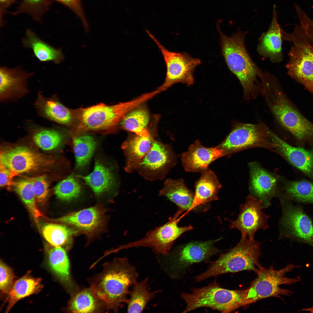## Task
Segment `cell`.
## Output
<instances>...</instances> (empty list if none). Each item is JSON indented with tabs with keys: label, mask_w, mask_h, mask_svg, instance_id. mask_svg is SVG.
Listing matches in <instances>:
<instances>
[{
	"label": "cell",
	"mask_w": 313,
	"mask_h": 313,
	"mask_svg": "<svg viewBox=\"0 0 313 313\" xmlns=\"http://www.w3.org/2000/svg\"><path fill=\"white\" fill-rule=\"evenodd\" d=\"M138 275L127 257L117 258L105 265L90 288L103 307L117 312L126 304L130 288L137 281Z\"/></svg>",
	"instance_id": "obj_1"
},
{
	"label": "cell",
	"mask_w": 313,
	"mask_h": 313,
	"mask_svg": "<svg viewBox=\"0 0 313 313\" xmlns=\"http://www.w3.org/2000/svg\"><path fill=\"white\" fill-rule=\"evenodd\" d=\"M223 56L229 70L242 86L244 98L249 100L261 92V79L265 74L252 60L245 45L247 33L239 29L231 36L224 34L217 26Z\"/></svg>",
	"instance_id": "obj_2"
},
{
	"label": "cell",
	"mask_w": 313,
	"mask_h": 313,
	"mask_svg": "<svg viewBox=\"0 0 313 313\" xmlns=\"http://www.w3.org/2000/svg\"><path fill=\"white\" fill-rule=\"evenodd\" d=\"M150 99L147 93L128 102L113 105L103 103L85 108L71 110L78 121L77 132H107L113 130L129 111Z\"/></svg>",
	"instance_id": "obj_3"
},
{
	"label": "cell",
	"mask_w": 313,
	"mask_h": 313,
	"mask_svg": "<svg viewBox=\"0 0 313 313\" xmlns=\"http://www.w3.org/2000/svg\"><path fill=\"white\" fill-rule=\"evenodd\" d=\"M264 99L276 121L293 135L299 146L313 149V124L293 106L281 88L270 90Z\"/></svg>",
	"instance_id": "obj_4"
},
{
	"label": "cell",
	"mask_w": 313,
	"mask_h": 313,
	"mask_svg": "<svg viewBox=\"0 0 313 313\" xmlns=\"http://www.w3.org/2000/svg\"><path fill=\"white\" fill-rule=\"evenodd\" d=\"M247 290H232L221 287L215 281L190 293L182 292L180 297L185 302L183 313L207 307L223 313H229L244 306Z\"/></svg>",
	"instance_id": "obj_5"
},
{
	"label": "cell",
	"mask_w": 313,
	"mask_h": 313,
	"mask_svg": "<svg viewBox=\"0 0 313 313\" xmlns=\"http://www.w3.org/2000/svg\"><path fill=\"white\" fill-rule=\"evenodd\" d=\"M260 254L259 243L241 238L234 248L222 254L217 260L211 262L205 271L194 278L195 281L199 282L222 274L245 270L257 273L262 267L259 262Z\"/></svg>",
	"instance_id": "obj_6"
},
{
	"label": "cell",
	"mask_w": 313,
	"mask_h": 313,
	"mask_svg": "<svg viewBox=\"0 0 313 313\" xmlns=\"http://www.w3.org/2000/svg\"><path fill=\"white\" fill-rule=\"evenodd\" d=\"M220 239L203 242H190L159 260L162 269L171 278L183 277L187 269L194 264L208 261L219 251L214 246Z\"/></svg>",
	"instance_id": "obj_7"
},
{
	"label": "cell",
	"mask_w": 313,
	"mask_h": 313,
	"mask_svg": "<svg viewBox=\"0 0 313 313\" xmlns=\"http://www.w3.org/2000/svg\"><path fill=\"white\" fill-rule=\"evenodd\" d=\"M270 129L264 123L238 122L218 146L224 156L248 149L261 148L276 153L275 145L270 137Z\"/></svg>",
	"instance_id": "obj_8"
},
{
	"label": "cell",
	"mask_w": 313,
	"mask_h": 313,
	"mask_svg": "<svg viewBox=\"0 0 313 313\" xmlns=\"http://www.w3.org/2000/svg\"><path fill=\"white\" fill-rule=\"evenodd\" d=\"M299 267L292 264H288L279 270H275L273 266L267 269L261 267L256 273L257 277L247 289L244 305L269 297L290 296L292 294V291L281 288L280 286L292 285L300 281L299 278H290L285 276L286 273Z\"/></svg>",
	"instance_id": "obj_9"
},
{
	"label": "cell",
	"mask_w": 313,
	"mask_h": 313,
	"mask_svg": "<svg viewBox=\"0 0 313 313\" xmlns=\"http://www.w3.org/2000/svg\"><path fill=\"white\" fill-rule=\"evenodd\" d=\"M146 32L155 43L162 54L166 72L165 81L158 88L161 92L178 83L189 86L194 83V73L196 68L201 63L198 58L192 57L185 52L171 51L167 49L147 30Z\"/></svg>",
	"instance_id": "obj_10"
},
{
	"label": "cell",
	"mask_w": 313,
	"mask_h": 313,
	"mask_svg": "<svg viewBox=\"0 0 313 313\" xmlns=\"http://www.w3.org/2000/svg\"><path fill=\"white\" fill-rule=\"evenodd\" d=\"M282 214L281 221L283 236L299 243L313 248V223L310 217L299 204L281 198Z\"/></svg>",
	"instance_id": "obj_11"
},
{
	"label": "cell",
	"mask_w": 313,
	"mask_h": 313,
	"mask_svg": "<svg viewBox=\"0 0 313 313\" xmlns=\"http://www.w3.org/2000/svg\"><path fill=\"white\" fill-rule=\"evenodd\" d=\"M181 213L178 210L165 224L149 232L143 238L121 246L119 249L146 247L150 248L156 254L167 256L175 241L183 234L193 229L190 225L182 227L178 226V223L184 216L183 214L179 216Z\"/></svg>",
	"instance_id": "obj_12"
},
{
	"label": "cell",
	"mask_w": 313,
	"mask_h": 313,
	"mask_svg": "<svg viewBox=\"0 0 313 313\" xmlns=\"http://www.w3.org/2000/svg\"><path fill=\"white\" fill-rule=\"evenodd\" d=\"M1 151L0 163L20 174L37 172L53 167L56 158L38 152L28 147L18 145Z\"/></svg>",
	"instance_id": "obj_13"
},
{
	"label": "cell",
	"mask_w": 313,
	"mask_h": 313,
	"mask_svg": "<svg viewBox=\"0 0 313 313\" xmlns=\"http://www.w3.org/2000/svg\"><path fill=\"white\" fill-rule=\"evenodd\" d=\"M175 161L174 154L169 145L154 140L151 148L137 165L135 171L147 180H162Z\"/></svg>",
	"instance_id": "obj_14"
},
{
	"label": "cell",
	"mask_w": 313,
	"mask_h": 313,
	"mask_svg": "<svg viewBox=\"0 0 313 313\" xmlns=\"http://www.w3.org/2000/svg\"><path fill=\"white\" fill-rule=\"evenodd\" d=\"M261 202L251 196L247 197L242 205L237 219L231 222L230 227L236 228L241 233L242 239L254 240L255 232L267 227V216L262 211Z\"/></svg>",
	"instance_id": "obj_15"
},
{
	"label": "cell",
	"mask_w": 313,
	"mask_h": 313,
	"mask_svg": "<svg viewBox=\"0 0 313 313\" xmlns=\"http://www.w3.org/2000/svg\"><path fill=\"white\" fill-rule=\"evenodd\" d=\"M293 44L286 65L287 74L313 94V53L303 44Z\"/></svg>",
	"instance_id": "obj_16"
},
{
	"label": "cell",
	"mask_w": 313,
	"mask_h": 313,
	"mask_svg": "<svg viewBox=\"0 0 313 313\" xmlns=\"http://www.w3.org/2000/svg\"><path fill=\"white\" fill-rule=\"evenodd\" d=\"M34 74L18 66L0 68V101L2 103L14 101L25 97L29 92L27 81Z\"/></svg>",
	"instance_id": "obj_17"
},
{
	"label": "cell",
	"mask_w": 313,
	"mask_h": 313,
	"mask_svg": "<svg viewBox=\"0 0 313 313\" xmlns=\"http://www.w3.org/2000/svg\"><path fill=\"white\" fill-rule=\"evenodd\" d=\"M269 134L276 153L313 181V149L291 145L270 130Z\"/></svg>",
	"instance_id": "obj_18"
},
{
	"label": "cell",
	"mask_w": 313,
	"mask_h": 313,
	"mask_svg": "<svg viewBox=\"0 0 313 313\" xmlns=\"http://www.w3.org/2000/svg\"><path fill=\"white\" fill-rule=\"evenodd\" d=\"M223 156V151L217 146L205 147L197 140L182 154L181 159L186 171L202 172L208 169L211 163Z\"/></svg>",
	"instance_id": "obj_19"
},
{
	"label": "cell",
	"mask_w": 313,
	"mask_h": 313,
	"mask_svg": "<svg viewBox=\"0 0 313 313\" xmlns=\"http://www.w3.org/2000/svg\"><path fill=\"white\" fill-rule=\"evenodd\" d=\"M276 6L274 5L271 22L267 31L263 32L259 39L257 50L264 57L273 63L281 62L283 59L282 50V31L278 21Z\"/></svg>",
	"instance_id": "obj_20"
},
{
	"label": "cell",
	"mask_w": 313,
	"mask_h": 313,
	"mask_svg": "<svg viewBox=\"0 0 313 313\" xmlns=\"http://www.w3.org/2000/svg\"><path fill=\"white\" fill-rule=\"evenodd\" d=\"M249 167L250 190L261 205L268 206L270 199L276 193L277 180L256 163H251Z\"/></svg>",
	"instance_id": "obj_21"
},
{
	"label": "cell",
	"mask_w": 313,
	"mask_h": 313,
	"mask_svg": "<svg viewBox=\"0 0 313 313\" xmlns=\"http://www.w3.org/2000/svg\"><path fill=\"white\" fill-rule=\"evenodd\" d=\"M34 105L41 117L64 125H69L72 122L74 117L71 110L62 104L56 95L47 97L39 92Z\"/></svg>",
	"instance_id": "obj_22"
},
{
	"label": "cell",
	"mask_w": 313,
	"mask_h": 313,
	"mask_svg": "<svg viewBox=\"0 0 313 313\" xmlns=\"http://www.w3.org/2000/svg\"><path fill=\"white\" fill-rule=\"evenodd\" d=\"M103 221V211L97 206L72 212L55 220L87 234L97 230L102 226Z\"/></svg>",
	"instance_id": "obj_23"
},
{
	"label": "cell",
	"mask_w": 313,
	"mask_h": 313,
	"mask_svg": "<svg viewBox=\"0 0 313 313\" xmlns=\"http://www.w3.org/2000/svg\"><path fill=\"white\" fill-rule=\"evenodd\" d=\"M195 185V192L192 205L187 214L194 208L218 199V194L222 186L212 170L208 169L202 172Z\"/></svg>",
	"instance_id": "obj_24"
},
{
	"label": "cell",
	"mask_w": 313,
	"mask_h": 313,
	"mask_svg": "<svg viewBox=\"0 0 313 313\" xmlns=\"http://www.w3.org/2000/svg\"><path fill=\"white\" fill-rule=\"evenodd\" d=\"M129 137L123 144L122 148L125 159V170L130 173L149 151L154 139L151 135L142 137L137 134Z\"/></svg>",
	"instance_id": "obj_25"
},
{
	"label": "cell",
	"mask_w": 313,
	"mask_h": 313,
	"mask_svg": "<svg viewBox=\"0 0 313 313\" xmlns=\"http://www.w3.org/2000/svg\"><path fill=\"white\" fill-rule=\"evenodd\" d=\"M49 266L53 273L72 294L75 285L70 272V264L65 250L61 247L51 245L46 249Z\"/></svg>",
	"instance_id": "obj_26"
},
{
	"label": "cell",
	"mask_w": 313,
	"mask_h": 313,
	"mask_svg": "<svg viewBox=\"0 0 313 313\" xmlns=\"http://www.w3.org/2000/svg\"><path fill=\"white\" fill-rule=\"evenodd\" d=\"M26 129L33 142L43 150H50L56 148L64 140L63 132L55 126L45 127L30 123L26 125Z\"/></svg>",
	"instance_id": "obj_27"
},
{
	"label": "cell",
	"mask_w": 313,
	"mask_h": 313,
	"mask_svg": "<svg viewBox=\"0 0 313 313\" xmlns=\"http://www.w3.org/2000/svg\"><path fill=\"white\" fill-rule=\"evenodd\" d=\"M22 42L24 46L32 50L34 56L41 62L52 61L58 64L64 60L61 49L55 48L45 42L31 29L26 30Z\"/></svg>",
	"instance_id": "obj_28"
},
{
	"label": "cell",
	"mask_w": 313,
	"mask_h": 313,
	"mask_svg": "<svg viewBox=\"0 0 313 313\" xmlns=\"http://www.w3.org/2000/svg\"><path fill=\"white\" fill-rule=\"evenodd\" d=\"M77 177L82 179L97 196L110 191L116 185L115 178L111 170L98 160L95 161L91 173Z\"/></svg>",
	"instance_id": "obj_29"
},
{
	"label": "cell",
	"mask_w": 313,
	"mask_h": 313,
	"mask_svg": "<svg viewBox=\"0 0 313 313\" xmlns=\"http://www.w3.org/2000/svg\"><path fill=\"white\" fill-rule=\"evenodd\" d=\"M294 6L300 24L294 28L292 33H287L283 31L282 39L293 43L303 44L313 53V20L299 5L295 4Z\"/></svg>",
	"instance_id": "obj_30"
},
{
	"label": "cell",
	"mask_w": 313,
	"mask_h": 313,
	"mask_svg": "<svg viewBox=\"0 0 313 313\" xmlns=\"http://www.w3.org/2000/svg\"><path fill=\"white\" fill-rule=\"evenodd\" d=\"M159 195L176 205L179 209L187 211L192 205L194 194L186 187L183 179H169L165 181Z\"/></svg>",
	"instance_id": "obj_31"
},
{
	"label": "cell",
	"mask_w": 313,
	"mask_h": 313,
	"mask_svg": "<svg viewBox=\"0 0 313 313\" xmlns=\"http://www.w3.org/2000/svg\"><path fill=\"white\" fill-rule=\"evenodd\" d=\"M43 288L41 280L26 274L14 283L6 299L8 312L19 300L39 292Z\"/></svg>",
	"instance_id": "obj_32"
},
{
	"label": "cell",
	"mask_w": 313,
	"mask_h": 313,
	"mask_svg": "<svg viewBox=\"0 0 313 313\" xmlns=\"http://www.w3.org/2000/svg\"><path fill=\"white\" fill-rule=\"evenodd\" d=\"M148 277L136 282L132 286L126 303L128 313H141L148 302L154 299L161 290L151 291L148 284Z\"/></svg>",
	"instance_id": "obj_33"
},
{
	"label": "cell",
	"mask_w": 313,
	"mask_h": 313,
	"mask_svg": "<svg viewBox=\"0 0 313 313\" xmlns=\"http://www.w3.org/2000/svg\"><path fill=\"white\" fill-rule=\"evenodd\" d=\"M283 183L282 198L294 203L313 205V181L288 180Z\"/></svg>",
	"instance_id": "obj_34"
},
{
	"label": "cell",
	"mask_w": 313,
	"mask_h": 313,
	"mask_svg": "<svg viewBox=\"0 0 313 313\" xmlns=\"http://www.w3.org/2000/svg\"><path fill=\"white\" fill-rule=\"evenodd\" d=\"M139 106L125 115L120 122L121 126L123 129L136 134L148 137L151 135L147 129L149 114L146 109Z\"/></svg>",
	"instance_id": "obj_35"
},
{
	"label": "cell",
	"mask_w": 313,
	"mask_h": 313,
	"mask_svg": "<svg viewBox=\"0 0 313 313\" xmlns=\"http://www.w3.org/2000/svg\"><path fill=\"white\" fill-rule=\"evenodd\" d=\"M72 142L76 167L83 169L89 163L96 148V141L92 136L83 134L74 137Z\"/></svg>",
	"instance_id": "obj_36"
},
{
	"label": "cell",
	"mask_w": 313,
	"mask_h": 313,
	"mask_svg": "<svg viewBox=\"0 0 313 313\" xmlns=\"http://www.w3.org/2000/svg\"><path fill=\"white\" fill-rule=\"evenodd\" d=\"M70 300L68 311L74 313H90L98 311L102 306L90 288L77 292Z\"/></svg>",
	"instance_id": "obj_37"
},
{
	"label": "cell",
	"mask_w": 313,
	"mask_h": 313,
	"mask_svg": "<svg viewBox=\"0 0 313 313\" xmlns=\"http://www.w3.org/2000/svg\"><path fill=\"white\" fill-rule=\"evenodd\" d=\"M14 189L26 205L37 226L39 228V219L42 214L37 207L36 199L30 178L20 179L14 182Z\"/></svg>",
	"instance_id": "obj_38"
},
{
	"label": "cell",
	"mask_w": 313,
	"mask_h": 313,
	"mask_svg": "<svg viewBox=\"0 0 313 313\" xmlns=\"http://www.w3.org/2000/svg\"><path fill=\"white\" fill-rule=\"evenodd\" d=\"M51 0H22L16 9L9 13L14 15L26 13L35 21L39 23L42 22V17L50 9Z\"/></svg>",
	"instance_id": "obj_39"
},
{
	"label": "cell",
	"mask_w": 313,
	"mask_h": 313,
	"mask_svg": "<svg viewBox=\"0 0 313 313\" xmlns=\"http://www.w3.org/2000/svg\"><path fill=\"white\" fill-rule=\"evenodd\" d=\"M74 232L63 225L46 223L42 228L43 236L51 245L54 246L61 247L65 245Z\"/></svg>",
	"instance_id": "obj_40"
},
{
	"label": "cell",
	"mask_w": 313,
	"mask_h": 313,
	"mask_svg": "<svg viewBox=\"0 0 313 313\" xmlns=\"http://www.w3.org/2000/svg\"><path fill=\"white\" fill-rule=\"evenodd\" d=\"M82 190L79 181L72 175H70L58 183L54 187L56 196L60 200L70 201L77 198Z\"/></svg>",
	"instance_id": "obj_41"
},
{
	"label": "cell",
	"mask_w": 313,
	"mask_h": 313,
	"mask_svg": "<svg viewBox=\"0 0 313 313\" xmlns=\"http://www.w3.org/2000/svg\"><path fill=\"white\" fill-rule=\"evenodd\" d=\"M36 201L41 203L46 201L49 193V183L46 176L30 178Z\"/></svg>",
	"instance_id": "obj_42"
},
{
	"label": "cell",
	"mask_w": 313,
	"mask_h": 313,
	"mask_svg": "<svg viewBox=\"0 0 313 313\" xmlns=\"http://www.w3.org/2000/svg\"><path fill=\"white\" fill-rule=\"evenodd\" d=\"M14 277L12 269L1 260L0 290L3 294H8L14 283Z\"/></svg>",
	"instance_id": "obj_43"
},
{
	"label": "cell",
	"mask_w": 313,
	"mask_h": 313,
	"mask_svg": "<svg viewBox=\"0 0 313 313\" xmlns=\"http://www.w3.org/2000/svg\"><path fill=\"white\" fill-rule=\"evenodd\" d=\"M64 5L73 12L80 19L85 30L90 28L83 10L81 0H51Z\"/></svg>",
	"instance_id": "obj_44"
},
{
	"label": "cell",
	"mask_w": 313,
	"mask_h": 313,
	"mask_svg": "<svg viewBox=\"0 0 313 313\" xmlns=\"http://www.w3.org/2000/svg\"><path fill=\"white\" fill-rule=\"evenodd\" d=\"M19 174L6 168L0 163V186L3 187L13 185L14 177Z\"/></svg>",
	"instance_id": "obj_45"
},
{
	"label": "cell",
	"mask_w": 313,
	"mask_h": 313,
	"mask_svg": "<svg viewBox=\"0 0 313 313\" xmlns=\"http://www.w3.org/2000/svg\"><path fill=\"white\" fill-rule=\"evenodd\" d=\"M16 0H0V25L3 26L5 14L7 12L6 10L14 4Z\"/></svg>",
	"instance_id": "obj_46"
},
{
	"label": "cell",
	"mask_w": 313,
	"mask_h": 313,
	"mask_svg": "<svg viewBox=\"0 0 313 313\" xmlns=\"http://www.w3.org/2000/svg\"><path fill=\"white\" fill-rule=\"evenodd\" d=\"M302 311H305L309 312L311 313H313V306L308 308L303 309L302 310Z\"/></svg>",
	"instance_id": "obj_47"
}]
</instances>
